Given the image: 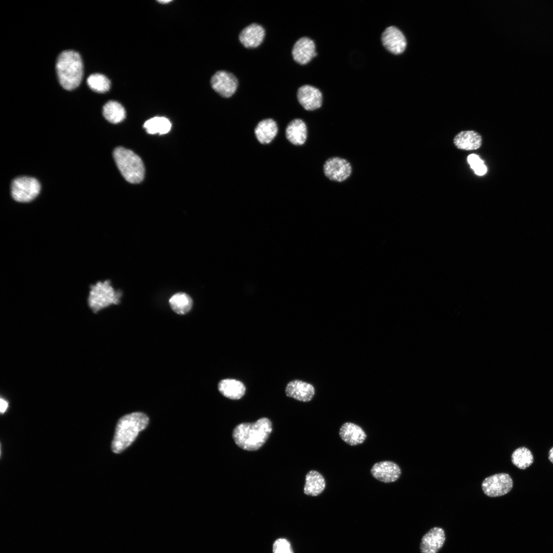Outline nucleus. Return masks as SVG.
Here are the masks:
<instances>
[{"mask_svg":"<svg viewBox=\"0 0 553 553\" xmlns=\"http://www.w3.org/2000/svg\"><path fill=\"white\" fill-rule=\"evenodd\" d=\"M323 171L325 177L330 181L343 183L351 176L353 168L347 159L335 156L328 158L324 162Z\"/></svg>","mask_w":553,"mask_h":553,"instance_id":"obj_7","label":"nucleus"},{"mask_svg":"<svg viewBox=\"0 0 553 553\" xmlns=\"http://www.w3.org/2000/svg\"><path fill=\"white\" fill-rule=\"evenodd\" d=\"M300 105L305 111H314L321 109L324 102V95L318 88L310 84L301 86L296 92Z\"/></svg>","mask_w":553,"mask_h":553,"instance_id":"obj_11","label":"nucleus"},{"mask_svg":"<svg viewBox=\"0 0 553 553\" xmlns=\"http://www.w3.org/2000/svg\"><path fill=\"white\" fill-rule=\"evenodd\" d=\"M103 115L110 122L118 123L125 118V111L120 103L111 100L103 107Z\"/></svg>","mask_w":553,"mask_h":553,"instance_id":"obj_24","label":"nucleus"},{"mask_svg":"<svg viewBox=\"0 0 553 553\" xmlns=\"http://www.w3.org/2000/svg\"><path fill=\"white\" fill-rule=\"evenodd\" d=\"M285 392L288 397L301 401L307 402L312 399L315 390L313 386L309 383L294 380L287 385Z\"/></svg>","mask_w":553,"mask_h":553,"instance_id":"obj_16","label":"nucleus"},{"mask_svg":"<svg viewBox=\"0 0 553 553\" xmlns=\"http://www.w3.org/2000/svg\"><path fill=\"white\" fill-rule=\"evenodd\" d=\"M169 304L175 312L178 314L183 315L188 312L192 309L193 300L187 293L178 292L170 297Z\"/></svg>","mask_w":553,"mask_h":553,"instance_id":"obj_23","label":"nucleus"},{"mask_svg":"<svg viewBox=\"0 0 553 553\" xmlns=\"http://www.w3.org/2000/svg\"><path fill=\"white\" fill-rule=\"evenodd\" d=\"M339 435L343 441L351 446L363 443L367 438V434L361 427L350 422H346L342 424L339 429Z\"/></svg>","mask_w":553,"mask_h":553,"instance_id":"obj_17","label":"nucleus"},{"mask_svg":"<svg viewBox=\"0 0 553 553\" xmlns=\"http://www.w3.org/2000/svg\"><path fill=\"white\" fill-rule=\"evenodd\" d=\"M278 132V125L271 118L262 120L258 123L254 130L257 139L262 144H268L271 142Z\"/></svg>","mask_w":553,"mask_h":553,"instance_id":"obj_19","label":"nucleus"},{"mask_svg":"<svg viewBox=\"0 0 553 553\" xmlns=\"http://www.w3.org/2000/svg\"><path fill=\"white\" fill-rule=\"evenodd\" d=\"M148 423V418L144 413L134 412L125 415L118 421L112 443V451L119 453L127 448L136 438L139 433Z\"/></svg>","mask_w":553,"mask_h":553,"instance_id":"obj_2","label":"nucleus"},{"mask_svg":"<svg viewBox=\"0 0 553 553\" xmlns=\"http://www.w3.org/2000/svg\"><path fill=\"white\" fill-rule=\"evenodd\" d=\"M325 487L326 481L321 473L315 470L307 473L304 487V493L306 495L317 496L324 491Z\"/></svg>","mask_w":553,"mask_h":553,"instance_id":"obj_22","label":"nucleus"},{"mask_svg":"<svg viewBox=\"0 0 553 553\" xmlns=\"http://www.w3.org/2000/svg\"><path fill=\"white\" fill-rule=\"evenodd\" d=\"M273 553H293L290 543L285 539L276 540L273 545Z\"/></svg>","mask_w":553,"mask_h":553,"instance_id":"obj_29","label":"nucleus"},{"mask_svg":"<svg viewBox=\"0 0 553 553\" xmlns=\"http://www.w3.org/2000/svg\"><path fill=\"white\" fill-rule=\"evenodd\" d=\"M534 458L530 451L526 447L515 450L512 455V463L519 469L524 470L533 462Z\"/></svg>","mask_w":553,"mask_h":553,"instance_id":"obj_26","label":"nucleus"},{"mask_svg":"<svg viewBox=\"0 0 553 553\" xmlns=\"http://www.w3.org/2000/svg\"><path fill=\"white\" fill-rule=\"evenodd\" d=\"M445 540L444 530L438 527L430 529L422 538L420 544L421 553H437Z\"/></svg>","mask_w":553,"mask_h":553,"instance_id":"obj_15","label":"nucleus"},{"mask_svg":"<svg viewBox=\"0 0 553 553\" xmlns=\"http://www.w3.org/2000/svg\"><path fill=\"white\" fill-rule=\"evenodd\" d=\"M40 185L36 179L29 177H20L13 180L11 187L12 198L20 203L32 201L39 193Z\"/></svg>","mask_w":553,"mask_h":553,"instance_id":"obj_6","label":"nucleus"},{"mask_svg":"<svg viewBox=\"0 0 553 553\" xmlns=\"http://www.w3.org/2000/svg\"><path fill=\"white\" fill-rule=\"evenodd\" d=\"M265 35V30L262 25L252 23L242 30L239 35V40L245 48L255 49L261 45Z\"/></svg>","mask_w":553,"mask_h":553,"instance_id":"obj_14","label":"nucleus"},{"mask_svg":"<svg viewBox=\"0 0 553 553\" xmlns=\"http://www.w3.org/2000/svg\"><path fill=\"white\" fill-rule=\"evenodd\" d=\"M291 55L297 64L302 66L308 64L318 56L315 41L307 36L300 38L293 45Z\"/></svg>","mask_w":553,"mask_h":553,"instance_id":"obj_12","label":"nucleus"},{"mask_svg":"<svg viewBox=\"0 0 553 553\" xmlns=\"http://www.w3.org/2000/svg\"><path fill=\"white\" fill-rule=\"evenodd\" d=\"M549 459L553 463V447L549 451Z\"/></svg>","mask_w":553,"mask_h":553,"instance_id":"obj_31","label":"nucleus"},{"mask_svg":"<svg viewBox=\"0 0 553 553\" xmlns=\"http://www.w3.org/2000/svg\"><path fill=\"white\" fill-rule=\"evenodd\" d=\"M513 486L512 479L506 473H499L487 477L481 485L484 493L491 497L506 495L511 491Z\"/></svg>","mask_w":553,"mask_h":553,"instance_id":"obj_9","label":"nucleus"},{"mask_svg":"<svg viewBox=\"0 0 553 553\" xmlns=\"http://www.w3.org/2000/svg\"><path fill=\"white\" fill-rule=\"evenodd\" d=\"M372 476L377 480L384 483H392L399 479L401 470L396 463L389 461H382L375 463L371 471Z\"/></svg>","mask_w":553,"mask_h":553,"instance_id":"obj_13","label":"nucleus"},{"mask_svg":"<svg viewBox=\"0 0 553 553\" xmlns=\"http://www.w3.org/2000/svg\"><path fill=\"white\" fill-rule=\"evenodd\" d=\"M218 388L224 396L233 400L241 398L246 390L241 381L229 378L221 380L218 384Z\"/></svg>","mask_w":553,"mask_h":553,"instance_id":"obj_21","label":"nucleus"},{"mask_svg":"<svg viewBox=\"0 0 553 553\" xmlns=\"http://www.w3.org/2000/svg\"><path fill=\"white\" fill-rule=\"evenodd\" d=\"M113 156L124 179L132 183L140 182L144 176V167L141 158L132 151L122 147L115 149Z\"/></svg>","mask_w":553,"mask_h":553,"instance_id":"obj_5","label":"nucleus"},{"mask_svg":"<svg viewBox=\"0 0 553 553\" xmlns=\"http://www.w3.org/2000/svg\"><path fill=\"white\" fill-rule=\"evenodd\" d=\"M122 292L116 290L110 280L97 281L89 287L87 303L95 313L120 302Z\"/></svg>","mask_w":553,"mask_h":553,"instance_id":"obj_4","label":"nucleus"},{"mask_svg":"<svg viewBox=\"0 0 553 553\" xmlns=\"http://www.w3.org/2000/svg\"><path fill=\"white\" fill-rule=\"evenodd\" d=\"M1 413L2 414L5 412L8 407V403L7 400L3 398H1Z\"/></svg>","mask_w":553,"mask_h":553,"instance_id":"obj_30","label":"nucleus"},{"mask_svg":"<svg viewBox=\"0 0 553 553\" xmlns=\"http://www.w3.org/2000/svg\"><path fill=\"white\" fill-rule=\"evenodd\" d=\"M454 143L459 149L474 150L480 147L482 139L481 136L475 131H464L456 135Z\"/></svg>","mask_w":553,"mask_h":553,"instance_id":"obj_20","label":"nucleus"},{"mask_svg":"<svg viewBox=\"0 0 553 553\" xmlns=\"http://www.w3.org/2000/svg\"><path fill=\"white\" fill-rule=\"evenodd\" d=\"M171 1H171V0H164V1L162 0V1H158V2H159V3H161L162 4H164V3L165 4V3H169Z\"/></svg>","mask_w":553,"mask_h":553,"instance_id":"obj_32","label":"nucleus"},{"mask_svg":"<svg viewBox=\"0 0 553 553\" xmlns=\"http://www.w3.org/2000/svg\"><path fill=\"white\" fill-rule=\"evenodd\" d=\"M87 84L90 88L97 93H104L110 88V80L104 75L95 73L90 75L87 78Z\"/></svg>","mask_w":553,"mask_h":553,"instance_id":"obj_27","label":"nucleus"},{"mask_svg":"<svg viewBox=\"0 0 553 553\" xmlns=\"http://www.w3.org/2000/svg\"><path fill=\"white\" fill-rule=\"evenodd\" d=\"M380 41L388 52L395 55L402 53L407 47L405 35L399 28L393 25L386 27L382 32Z\"/></svg>","mask_w":553,"mask_h":553,"instance_id":"obj_10","label":"nucleus"},{"mask_svg":"<svg viewBox=\"0 0 553 553\" xmlns=\"http://www.w3.org/2000/svg\"><path fill=\"white\" fill-rule=\"evenodd\" d=\"M286 137L293 144L302 145L307 139L308 130L306 123L300 118L293 119L286 129Z\"/></svg>","mask_w":553,"mask_h":553,"instance_id":"obj_18","label":"nucleus"},{"mask_svg":"<svg viewBox=\"0 0 553 553\" xmlns=\"http://www.w3.org/2000/svg\"><path fill=\"white\" fill-rule=\"evenodd\" d=\"M272 430L267 418H261L252 423H241L233 429L232 437L236 444L246 451H256L261 448Z\"/></svg>","mask_w":553,"mask_h":553,"instance_id":"obj_1","label":"nucleus"},{"mask_svg":"<svg viewBox=\"0 0 553 553\" xmlns=\"http://www.w3.org/2000/svg\"><path fill=\"white\" fill-rule=\"evenodd\" d=\"M56 70L59 82L67 90L77 88L83 75V65L79 54L73 50H65L58 56Z\"/></svg>","mask_w":553,"mask_h":553,"instance_id":"obj_3","label":"nucleus"},{"mask_svg":"<svg viewBox=\"0 0 553 553\" xmlns=\"http://www.w3.org/2000/svg\"><path fill=\"white\" fill-rule=\"evenodd\" d=\"M467 161L476 174L482 176L486 172L487 168L483 161L477 155H470L467 157Z\"/></svg>","mask_w":553,"mask_h":553,"instance_id":"obj_28","label":"nucleus"},{"mask_svg":"<svg viewBox=\"0 0 553 553\" xmlns=\"http://www.w3.org/2000/svg\"><path fill=\"white\" fill-rule=\"evenodd\" d=\"M147 133L160 135L167 133L171 129L172 124L169 120L164 117H155L147 120L143 125Z\"/></svg>","mask_w":553,"mask_h":553,"instance_id":"obj_25","label":"nucleus"},{"mask_svg":"<svg viewBox=\"0 0 553 553\" xmlns=\"http://www.w3.org/2000/svg\"><path fill=\"white\" fill-rule=\"evenodd\" d=\"M210 84L211 89L220 96L229 98L237 92L239 81L233 73L225 70H219L211 76Z\"/></svg>","mask_w":553,"mask_h":553,"instance_id":"obj_8","label":"nucleus"}]
</instances>
